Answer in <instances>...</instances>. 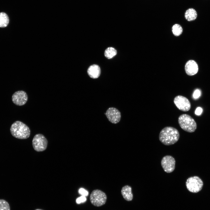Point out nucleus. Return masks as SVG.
Returning a JSON list of instances; mask_svg holds the SVG:
<instances>
[{
  "label": "nucleus",
  "mask_w": 210,
  "mask_h": 210,
  "mask_svg": "<svg viewBox=\"0 0 210 210\" xmlns=\"http://www.w3.org/2000/svg\"><path fill=\"white\" fill-rule=\"evenodd\" d=\"M48 141L43 135L37 134L34 136L32 140V146L34 149L38 152L45 150L47 147Z\"/></svg>",
  "instance_id": "423d86ee"
},
{
  "label": "nucleus",
  "mask_w": 210,
  "mask_h": 210,
  "mask_svg": "<svg viewBox=\"0 0 210 210\" xmlns=\"http://www.w3.org/2000/svg\"><path fill=\"white\" fill-rule=\"evenodd\" d=\"M116 50L114 48L110 47L107 48L104 52L105 56L108 59H110L117 54Z\"/></svg>",
  "instance_id": "dca6fc26"
},
{
  "label": "nucleus",
  "mask_w": 210,
  "mask_h": 210,
  "mask_svg": "<svg viewBox=\"0 0 210 210\" xmlns=\"http://www.w3.org/2000/svg\"><path fill=\"white\" fill-rule=\"evenodd\" d=\"M175 162V160L173 157L170 155H166L162 159L161 164L165 172L170 173L174 170Z\"/></svg>",
  "instance_id": "6e6552de"
},
{
  "label": "nucleus",
  "mask_w": 210,
  "mask_h": 210,
  "mask_svg": "<svg viewBox=\"0 0 210 210\" xmlns=\"http://www.w3.org/2000/svg\"><path fill=\"white\" fill-rule=\"evenodd\" d=\"M186 185L188 190L190 192L196 193L202 189L203 183L198 176H194L188 178L186 180Z\"/></svg>",
  "instance_id": "20e7f679"
},
{
  "label": "nucleus",
  "mask_w": 210,
  "mask_h": 210,
  "mask_svg": "<svg viewBox=\"0 0 210 210\" xmlns=\"http://www.w3.org/2000/svg\"><path fill=\"white\" fill-rule=\"evenodd\" d=\"M201 95V92L199 89L196 90L194 92L193 97L195 99L199 98Z\"/></svg>",
  "instance_id": "aec40b11"
},
{
  "label": "nucleus",
  "mask_w": 210,
  "mask_h": 210,
  "mask_svg": "<svg viewBox=\"0 0 210 210\" xmlns=\"http://www.w3.org/2000/svg\"><path fill=\"white\" fill-rule=\"evenodd\" d=\"M87 72L90 77L94 79L97 78L99 77L100 74V69L98 65L93 64L88 68Z\"/></svg>",
  "instance_id": "f8f14e48"
},
{
  "label": "nucleus",
  "mask_w": 210,
  "mask_h": 210,
  "mask_svg": "<svg viewBox=\"0 0 210 210\" xmlns=\"http://www.w3.org/2000/svg\"><path fill=\"white\" fill-rule=\"evenodd\" d=\"M121 194L123 198L126 201H130L132 200L133 195L131 187L128 185L123 186L121 190Z\"/></svg>",
  "instance_id": "ddd939ff"
},
{
  "label": "nucleus",
  "mask_w": 210,
  "mask_h": 210,
  "mask_svg": "<svg viewBox=\"0 0 210 210\" xmlns=\"http://www.w3.org/2000/svg\"><path fill=\"white\" fill-rule=\"evenodd\" d=\"M179 136V133L177 129L173 127H166L160 131L159 139L163 144L169 146L176 142Z\"/></svg>",
  "instance_id": "f257e3e1"
},
{
  "label": "nucleus",
  "mask_w": 210,
  "mask_h": 210,
  "mask_svg": "<svg viewBox=\"0 0 210 210\" xmlns=\"http://www.w3.org/2000/svg\"><path fill=\"white\" fill-rule=\"evenodd\" d=\"M90 199L92 204L95 206L99 207L105 204L107 200V196L103 192L96 189L92 192Z\"/></svg>",
  "instance_id": "39448f33"
},
{
  "label": "nucleus",
  "mask_w": 210,
  "mask_h": 210,
  "mask_svg": "<svg viewBox=\"0 0 210 210\" xmlns=\"http://www.w3.org/2000/svg\"><path fill=\"white\" fill-rule=\"evenodd\" d=\"M105 114L109 121L113 123H117L120 120L121 117L120 113L116 108H109Z\"/></svg>",
  "instance_id": "9d476101"
},
{
  "label": "nucleus",
  "mask_w": 210,
  "mask_h": 210,
  "mask_svg": "<svg viewBox=\"0 0 210 210\" xmlns=\"http://www.w3.org/2000/svg\"><path fill=\"white\" fill-rule=\"evenodd\" d=\"M185 70L187 75L189 76L194 75L196 74L198 71V65L194 60H189L185 64Z\"/></svg>",
  "instance_id": "9b49d317"
},
{
  "label": "nucleus",
  "mask_w": 210,
  "mask_h": 210,
  "mask_svg": "<svg viewBox=\"0 0 210 210\" xmlns=\"http://www.w3.org/2000/svg\"><path fill=\"white\" fill-rule=\"evenodd\" d=\"M197 17V13L193 8L188 9L185 13V17L188 21H190L195 20Z\"/></svg>",
  "instance_id": "4468645a"
},
{
  "label": "nucleus",
  "mask_w": 210,
  "mask_h": 210,
  "mask_svg": "<svg viewBox=\"0 0 210 210\" xmlns=\"http://www.w3.org/2000/svg\"><path fill=\"white\" fill-rule=\"evenodd\" d=\"M10 130L13 136L20 139H26L30 134V131L28 126L19 121H16L12 125Z\"/></svg>",
  "instance_id": "f03ea898"
},
{
  "label": "nucleus",
  "mask_w": 210,
  "mask_h": 210,
  "mask_svg": "<svg viewBox=\"0 0 210 210\" xmlns=\"http://www.w3.org/2000/svg\"><path fill=\"white\" fill-rule=\"evenodd\" d=\"M0 210H10V207L8 203L3 199L0 200Z\"/></svg>",
  "instance_id": "a211bd4d"
},
{
  "label": "nucleus",
  "mask_w": 210,
  "mask_h": 210,
  "mask_svg": "<svg viewBox=\"0 0 210 210\" xmlns=\"http://www.w3.org/2000/svg\"><path fill=\"white\" fill-rule=\"evenodd\" d=\"M178 122L181 127L187 132H194L197 128L195 121L188 115L183 114L180 115L178 118Z\"/></svg>",
  "instance_id": "7ed1b4c3"
},
{
  "label": "nucleus",
  "mask_w": 210,
  "mask_h": 210,
  "mask_svg": "<svg viewBox=\"0 0 210 210\" xmlns=\"http://www.w3.org/2000/svg\"><path fill=\"white\" fill-rule=\"evenodd\" d=\"M9 22L8 15L5 13H0V27H6Z\"/></svg>",
  "instance_id": "2eb2a0df"
},
{
  "label": "nucleus",
  "mask_w": 210,
  "mask_h": 210,
  "mask_svg": "<svg viewBox=\"0 0 210 210\" xmlns=\"http://www.w3.org/2000/svg\"><path fill=\"white\" fill-rule=\"evenodd\" d=\"M174 102L177 107L181 111H188L190 108V102L185 97L178 95L175 97Z\"/></svg>",
  "instance_id": "0eeeda50"
},
{
  "label": "nucleus",
  "mask_w": 210,
  "mask_h": 210,
  "mask_svg": "<svg viewBox=\"0 0 210 210\" xmlns=\"http://www.w3.org/2000/svg\"><path fill=\"white\" fill-rule=\"evenodd\" d=\"M202 109L200 107H197L195 111V113L196 115L199 116L200 115L202 112Z\"/></svg>",
  "instance_id": "4be33fe9"
},
{
  "label": "nucleus",
  "mask_w": 210,
  "mask_h": 210,
  "mask_svg": "<svg viewBox=\"0 0 210 210\" xmlns=\"http://www.w3.org/2000/svg\"><path fill=\"white\" fill-rule=\"evenodd\" d=\"M86 200V198L85 196H82L76 199V202L77 204H79L85 202Z\"/></svg>",
  "instance_id": "6ab92c4d"
},
{
  "label": "nucleus",
  "mask_w": 210,
  "mask_h": 210,
  "mask_svg": "<svg viewBox=\"0 0 210 210\" xmlns=\"http://www.w3.org/2000/svg\"><path fill=\"white\" fill-rule=\"evenodd\" d=\"M79 192L82 196H88V191L83 188H80L79 189Z\"/></svg>",
  "instance_id": "412c9836"
},
{
  "label": "nucleus",
  "mask_w": 210,
  "mask_h": 210,
  "mask_svg": "<svg viewBox=\"0 0 210 210\" xmlns=\"http://www.w3.org/2000/svg\"><path fill=\"white\" fill-rule=\"evenodd\" d=\"M35 210H41V209H37Z\"/></svg>",
  "instance_id": "5701e85b"
},
{
  "label": "nucleus",
  "mask_w": 210,
  "mask_h": 210,
  "mask_svg": "<svg viewBox=\"0 0 210 210\" xmlns=\"http://www.w3.org/2000/svg\"><path fill=\"white\" fill-rule=\"evenodd\" d=\"M172 31L174 35L177 36L182 34L183 32V29L180 24H176L172 27Z\"/></svg>",
  "instance_id": "f3484780"
},
{
  "label": "nucleus",
  "mask_w": 210,
  "mask_h": 210,
  "mask_svg": "<svg viewBox=\"0 0 210 210\" xmlns=\"http://www.w3.org/2000/svg\"><path fill=\"white\" fill-rule=\"evenodd\" d=\"M12 100L13 102L15 105L22 106L25 104L27 101V95L24 91H18L13 94Z\"/></svg>",
  "instance_id": "1a4fd4ad"
}]
</instances>
